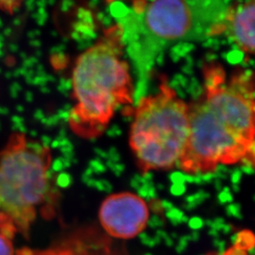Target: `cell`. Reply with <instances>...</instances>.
Wrapping results in <instances>:
<instances>
[{
	"label": "cell",
	"instance_id": "cell-1",
	"mask_svg": "<svg viewBox=\"0 0 255 255\" xmlns=\"http://www.w3.org/2000/svg\"><path fill=\"white\" fill-rule=\"evenodd\" d=\"M204 79L203 95L189 105V137L177 165L186 173L237 164L255 144V74L241 71L228 79L223 68L211 65Z\"/></svg>",
	"mask_w": 255,
	"mask_h": 255
},
{
	"label": "cell",
	"instance_id": "cell-2",
	"mask_svg": "<svg viewBox=\"0 0 255 255\" xmlns=\"http://www.w3.org/2000/svg\"><path fill=\"white\" fill-rule=\"evenodd\" d=\"M227 1H135L119 20L125 50L137 76L134 100L146 96L156 60L167 46L182 41H199L225 33Z\"/></svg>",
	"mask_w": 255,
	"mask_h": 255
},
{
	"label": "cell",
	"instance_id": "cell-3",
	"mask_svg": "<svg viewBox=\"0 0 255 255\" xmlns=\"http://www.w3.org/2000/svg\"><path fill=\"white\" fill-rule=\"evenodd\" d=\"M125 53L123 30L117 23L77 59L72 74L75 105L68 119L76 135L101 136L116 112L135 101V85Z\"/></svg>",
	"mask_w": 255,
	"mask_h": 255
},
{
	"label": "cell",
	"instance_id": "cell-4",
	"mask_svg": "<svg viewBox=\"0 0 255 255\" xmlns=\"http://www.w3.org/2000/svg\"><path fill=\"white\" fill-rule=\"evenodd\" d=\"M190 130L189 105L163 78L159 90L136 102L129 146L143 172L178 165Z\"/></svg>",
	"mask_w": 255,
	"mask_h": 255
},
{
	"label": "cell",
	"instance_id": "cell-5",
	"mask_svg": "<svg viewBox=\"0 0 255 255\" xmlns=\"http://www.w3.org/2000/svg\"><path fill=\"white\" fill-rule=\"evenodd\" d=\"M51 164L49 146L22 132L10 134L0 150V210L25 237L50 196Z\"/></svg>",
	"mask_w": 255,
	"mask_h": 255
},
{
	"label": "cell",
	"instance_id": "cell-6",
	"mask_svg": "<svg viewBox=\"0 0 255 255\" xmlns=\"http://www.w3.org/2000/svg\"><path fill=\"white\" fill-rule=\"evenodd\" d=\"M99 218L111 237L131 239L146 227L149 210L146 201L135 194L122 192L111 195L101 203Z\"/></svg>",
	"mask_w": 255,
	"mask_h": 255
},
{
	"label": "cell",
	"instance_id": "cell-7",
	"mask_svg": "<svg viewBox=\"0 0 255 255\" xmlns=\"http://www.w3.org/2000/svg\"><path fill=\"white\" fill-rule=\"evenodd\" d=\"M225 33L242 51L255 56V1L233 4Z\"/></svg>",
	"mask_w": 255,
	"mask_h": 255
},
{
	"label": "cell",
	"instance_id": "cell-8",
	"mask_svg": "<svg viewBox=\"0 0 255 255\" xmlns=\"http://www.w3.org/2000/svg\"><path fill=\"white\" fill-rule=\"evenodd\" d=\"M17 230L9 217L0 210V233L12 238Z\"/></svg>",
	"mask_w": 255,
	"mask_h": 255
},
{
	"label": "cell",
	"instance_id": "cell-9",
	"mask_svg": "<svg viewBox=\"0 0 255 255\" xmlns=\"http://www.w3.org/2000/svg\"><path fill=\"white\" fill-rule=\"evenodd\" d=\"M0 255H14L11 238L0 233Z\"/></svg>",
	"mask_w": 255,
	"mask_h": 255
},
{
	"label": "cell",
	"instance_id": "cell-10",
	"mask_svg": "<svg viewBox=\"0 0 255 255\" xmlns=\"http://www.w3.org/2000/svg\"><path fill=\"white\" fill-rule=\"evenodd\" d=\"M206 255H219L217 253H208ZM221 255H248L247 250L243 245L237 243V245L230 248L224 254Z\"/></svg>",
	"mask_w": 255,
	"mask_h": 255
},
{
	"label": "cell",
	"instance_id": "cell-11",
	"mask_svg": "<svg viewBox=\"0 0 255 255\" xmlns=\"http://www.w3.org/2000/svg\"><path fill=\"white\" fill-rule=\"evenodd\" d=\"M21 5V2L18 1H1L0 2V9L12 13L16 9H18Z\"/></svg>",
	"mask_w": 255,
	"mask_h": 255
}]
</instances>
